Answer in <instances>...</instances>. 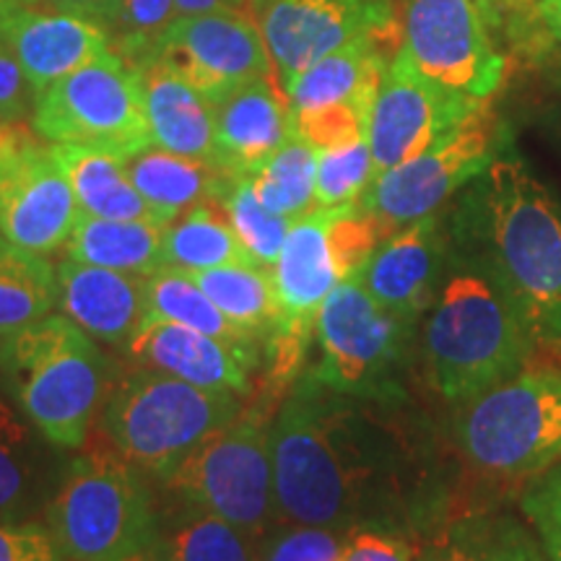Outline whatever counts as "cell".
I'll use <instances>...</instances> for the list:
<instances>
[{"label":"cell","mask_w":561,"mask_h":561,"mask_svg":"<svg viewBox=\"0 0 561 561\" xmlns=\"http://www.w3.org/2000/svg\"><path fill=\"white\" fill-rule=\"evenodd\" d=\"M0 561H68L50 528L0 520Z\"/></svg>","instance_id":"cell-41"},{"label":"cell","mask_w":561,"mask_h":561,"mask_svg":"<svg viewBox=\"0 0 561 561\" xmlns=\"http://www.w3.org/2000/svg\"><path fill=\"white\" fill-rule=\"evenodd\" d=\"M32 426L0 398V520L19 523L32 507L39 476Z\"/></svg>","instance_id":"cell-33"},{"label":"cell","mask_w":561,"mask_h":561,"mask_svg":"<svg viewBox=\"0 0 561 561\" xmlns=\"http://www.w3.org/2000/svg\"><path fill=\"white\" fill-rule=\"evenodd\" d=\"M161 255H164V265L187 273L250 263L221 201H203L174 219L164 231Z\"/></svg>","instance_id":"cell-27"},{"label":"cell","mask_w":561,"mask_h":561,"mask_svg":"<svg viewBox=\"0 0 561 561\" xmlns=\"http://www.w3.org/2000/svg\"><path fill=\"white\" fill-rule=\"evenodd\" d=\"M58 305V268L45 255L0 237V339L32 325Z\"/></svg>","instance_id":"cell-29"},{"label":"cell","mask_w":561,"mask_h":561,"mask_svg":"<svg viewBox=\"0 0 561 561\" xmlns=\"http://www.w3.org/2000/svg\"><path fill=\"white\" fill-rule=\"evenodd\" d=\"M26 9H39L37 0H0V24L13 13L26 11Z\"/></svg>","instance_id":"cell-49"},{"label":"cell","mask_w":561,"mask_h":561,"mask_svg":"<svg viewBox=\"0 0 561 561\" xmlns=\"http://www.w3.org/2000/svg\"><path fill=\"white\" fill-rule=\"evenodd\" d=\"M216 167L255 174L291 136L289 96L276 79H257L214 102Z\"/></svg>","instance_id":"cell-18"},{"label":"cell","mask_w":561,"mask_h":561,"mask_svg":"<svg viewBox=\"0 0 561 561\" xmlns=\"http://www.w3.org/2000/svg\"><path fill=\"white\" fill-rule=\"evenodd\" d=\"M473 224L533 339L561 356V201L517 153H500L483 172Z\"/></svg>","instance_id":"cell-3"},{"label":"cell","mask_w":561,"mask_h":561,"mask_svg":"<svg viewBox=\"0 0 561 561\" xmlns=\"http://www.w3.org/2000/svg\"><path fill=\"white\" fill-rule=\"evenodd\" d=\"M476 242L479 252L447 273L426 325L432 382L455 403L520 375L538 348L515 291L479 234Z\"/></svg>","instance_id":"cell-2"},{"label":"cell","mask_w":561,"mask_h":561,"mask_svg":"<svg viewBox=\"0 0 561 561\" xmlns=\"http://www.w3.org/2000/svg\"><path fill=\"white\" fill-rule=\"evenodd\" d=\"M58 305L91 339L130 343L149 318V276L62 261L58 265Z\"/></svg>","instance_id":"cell-20"},{"label":"cell","mask_w":561,"mask_h":561,"mask_svg":"<svg viewBox=\"0 0 561 561\" xmlns=\"http://www.w3.org/2000/svg\"><path fill=\"white\" fill-rule=\"evenodd\" d=\"M0 32L37 94L112 50V39L104 26L50 9L13 13L0 24Z\"/></svg>","instance_id":"cell-19"},{"label":"cell","mask_w":561,"mask_h":561,"mask_svg":"<svg viewBox=\"0 0 561 561\" xmlns=\"http://www.w3.org/2000/svg\"><path fill=\"white\" fill-rule=\"evenodd\" d=\"M47 523L68 561H121L159 541L151 494L136 466L102 445L68 468Z\"/></svg>","instance_id":"cell-6"},{"label":"cell","mask_w":561,"mask_h":561,"mask_svg":"<svg viewBox=\"0 0 561 561\" xmlns=\"http://www.w3.org/2000/svg\"><path fill=\"white\" fill-rule=\"evenodd\" d=\"M138 76L151 144L216 167L214 102L161 58L138 68Z\"/></svg>","instance_id":"cell-22"},{"label":"cell","mask_w":561,"mask_h":561,"mask_svg":"<svg viewBox=\"0 0 561 561\" xmlns=\"http://www.w3.org/2000/svg\"><path fill=\"white\" fill-rule=\"evenodd\" d=\"M525 520L533 525L549 561H561V460L533 476L520 496Z\"/></svg>","instance_id":"cell-39"},{"label":"cell","mask_w":561,"mask_h":561,"mask_svg":"<svg viewBox=\"0 0 561 561\" xmlns=\"http://www.w3.org/2000/svg\"><path fill=\"white\" fill-rule=\"evenodd\" d=\"M500 123L489 102H483L424 153L377 174L364 193L362 208L380 221L388 237L405 224L432 216L462 185L483 178L491 161L500 157Z\"/></svg>","instance_id":"cell-11"},{"label":"cell","mask_w":561,"mask_h":561,"mask_svg":"<svg viewBox=\"0 0 561 561\" xmlns=\"http://www.w3.org/2000/svg\"><path fill=\"white\" fill-rule=\"evenodd\" d=\"M390 39L392 37H371V34L359 37L301 70L286 87L291 112L351 104L369 123L371 104L392 60V55L385 53Z\"/></svg>","instance_id":"cell-23"},{"label":"cell","mask_w":561,"mask_h":561,"mask_svg":"<svg viewBox=\"0 0 561 561\" xmlns=\"http://www.w3.org/2000/svg\"><path fill=\"white\" fill-rule=\"evenodd\" d=\"M280 89L359 37H392V0H273L255 13Z\"/></svg>","instance_id":"cell-15"},{"label":"cell","mask_w":561,"mask_h":561,"mask_svg":"<svg viewBox=\"0 0 561 561\" xmlns=\"http://www.w3.org/2000/svg\"><path fill=\"white\" fill-rule=\"evenodd\" d=\"M0 53H9V45H5V37H3V32H0Z\"/></svg>","instance_id":"cell-51"},{"label":"cell","mask_w":561,"mask_h":561,"mask_svg":"<svg viewBox=\"0 0 561 561\" xmlns=\"http://www.w3.org/2000/svg\"><path fill=\"white\" fill-rule=\"evenodd\" d=\"M32 128L47 144L130 159L151 146L138 70L115 50L100 55L39 91Z\"/></svg>","instance_id":"cell-8"},{"label":"cell","mask_w":561,"mask_h":561,"mask_svg":"<svg viewBox=\"0 0 561 561\" xmlns=\"http://www.w3.org/2000/svg\"><path fill=\"white\" fill-rule=\"evenodd\" d=\"M343 543L325 528H299L280 536L265 561H343Z\"/></svg>","instance_id":"cell-42"},{"label":"cell","mask_w":561,"mask_h":561,"mask_svg":"<svg viewBox=\"0 0 561 561\" xmlns=\"http://www.w3.org/2000/svg\"><path fill=\"white\" fill-rule=\"evenodd\" d=\"M343 561H416V551L409 541L388 530L362 528L343 541Z\"/></svg>","instance_id":"cell-43"},{"label":"cell","mask_w":561,"mask_h":561,"mask_svg":"<svg viewBox=\"0 0 561 561\" xmlns=\"http://www.w3.org/2000/svg\"><path fill=\"white\" fill-rule=\"evenodd\" d=\"M458 445L479 471L536 476L561 460V367L523 369L462 405Z\"/></svg>","instance_id":"cell-7"},{"label":"cell","mask_w":561,"mask_h":561,"mask_svg":"<svg viewBox=\"0 0 561 561\" xmlns=\"http://www.w3.org/2000/svg\"><path fill=\"white\" fill-rule=\"evenodd\" d=\"M37 91L11 53H0V123L16 125L32 115Z\"/></svg>","instance_id":"cell-44"},{"label":"cell","mask_w":561,"mask_h":561,"mask_svg":"<svg viewBox=\"0 0 561 561\" xmlns=\"http://www.w3.org/2000/svg\"><path fill=\"white\" fill-rule=\"evenodd\" d=\"M375 159L367 136L318 151V182H314V210H335L362 203L375 182Z\"/></svg>","instance_id":"cell-36"},{"label":"cell","mask_w":561,"mask_h":561,"mask_svg":"<svg viewBox=\"0 0 561 561\" xmlns=\"http://www.w3.org/2000/svg\"><path fill=\"white\" fill-rule=\"evenodd\" d=\"M149 318L180 322L234 346H255V339L231 325L191 273L172 265H161L149 276Z\"/></svg>","instance_id":"cell-31"},{"label":"cell","mask_w":561,"mask_h":561,"mask_svg":"<svg viewBox=\"0 0 561 561\" xmlns=\"http://www.w3.org/2000/svg\"><path fill=\"white\" fill-rule=\"evenodd\" d=\"M161 543L174 561H252L244 533L203 510L178 525Z\"/></svg>","instance_id":"cell-37"},{"label":"cell","mask_w":561,"mask_h":561,"mask_svg":"<svg viewBox=\"0 0 561 561\" xmlns=\"http://www.w3.org/2000/svg\"><path fill=\"white\" fill-rule=\"evenodd\" d=\"M133 362L180 377L206 390L250 392V371L257 367L255 346H234L180 322L146 318L128 343Z\"/></svg>","instance_id":"cell-17"},{"label":"cell","mask_w":561,"mask_h":561,"mask_svg":"<svg viewBox=\"0 0 561 561\" xmlns=\"http://www.w3.org/2000/svg\"><path fill=\"white\" fill-rule=\"evenodd\" d=\"M174 21V0H117L107 24L112 50L136 70L144 68L159 58Z\"/></svg>","instance_id":"cell-35"},{"label":"cell","mask_w":561,"mask_h":561,"mask_svg":"<svg viewBox=\"0 0 561 561\" xmlns=\"http://www.w3.org/2000/svg\"><path fill=\"white\" fill-rule=\"evenodd\" d=\"M81 219V206L53 144L21 125H5L0 138V237L19 248L50 255L66 248Z\"/></svg>","instance_id":"cell-13"},{"label":"cell","mask_w":561,"mask_h":561,"mask_svg":"<svg viewBox=\"0 0 561 561\" xmlns=\"http://www.w3.org/2000/svg\"><path fill=\"white\" fill-rule=\"evenodd\" d=\"M125 170L136 191L149 201V206L157 210L167 227L203 201L227 198L229 187L240 178L208 161L180 157L153 144L125 159Z\"/></svg>","instance_id":"cell-24"},{"label":"cell","mask_w":561,"mask_h":561,"mask_svg":"<svg viewBox=\"0 0 561 561\" xmlns=\"http://www.w3.org/2000/svg\"><path fill=\"white\" fill-rule=\"evenodd\" d=\"M121 561H174V559L170 557V553H167L164 543L157 541V543L146 546V549L130 553V557H125V559H121Z\"/></svg>","instance_id":"cell-48"},{"label":"cell","mask_w":561,"mask_h":561,"mask_svg":"<svg viewBox=\"0 0 561 561\" xmlns=\"http://www.w3.org/2000/svg\"><path fill=\"white\" fill-rule=\"evenodd\" d=\"M421 561H549L543 546L512 515L462 517Z\"/></svg>","instance_id":"cell-28"},{"label":"cell","mask_w":561,"mask_h":561,"mask_svg":"<svg viewBox=\"0 0 561 561\" xmlns=\"http://www.w3.org/2000/svg\"><path fill=\"white\" fill-rule=\"evenodd\" d=\"M53 149L70 187H73L81 214L100 216V219H144L164 224L157 210L149 206V201L130 182L125 159H117L104 151L79 149V146L53 144Z\"/></svg>","instance_id":"cell-26"},{"label":"cell","mask_w":561,"mask_h":561,"mask_svg":"<svg viewBox=\"0 0 561 561\" xmlns=\"http://www.w3.org/2000/svg\"><path fill=\"white\" fill-rule=\"evenodd\" d=\"M268 3H273V0H248V11L252 13V16H255V13L261 11V9H265V5H268Z\"/></svg>","instance_id":"cell-50"},{"label":"cell","mask_w":561,"mask_h":561,"mask_svg":"<svg viewBox=\"0 0 561 561\" xmlns=\"http://www.w3.org/2000/svg\"><path fill=\"white\" fill-rule=\"evenodd\" d=\"M164 224L144 219H100L81 214L66 242V261L151 276L164 265Z\"/></svg>","instance_id":"cell-25"},{"label":"cell","mask_w":561,"mask_h":561,"mask_svg":"<svg viewBox=\"0 0 561 561\" xmlns=\"http://www.w3.org/2000/svg\"><path fill=\"white\" fill-rule=\"evenodd\" d=\"M401 53L439 87L489 102L507 58L473 0H403Z\"/></svg>","instance_id":"cell-12"},{"label":"cell","mask_w":561,"mask_h":561,"mask_svg":"<svg viewBox=\"0 0 561 561\" xmlns=\"http://www.w3.org/2000/svg\"><path fill=\"white\" fill-rule=\"evenodd\" d=\"M409 325L371 297L359 273L343 278L320 307L314 325L322 351L314 380L339 396H390Z\"/></svg>","instance_id":"cell-10"},{"label":"cell","mask_w":561,"mask_h":561,"mask_svg":"<svg viewBox=\"0 0 561 561\" xmlns=\"http://www.w3.org/2000/svg\"><path fill=\"white\" fill-rule=\"evenodd\" d=\"M237 416V392L206 390L167 371L138 367L112 388L102 426L125 460L167 479L208 434Z\"/></svg>","instance_id":"cell-5"},{"label":"cell","mask_w":561,"mask_h":561,"mask_svg":"<svg viewBox=\"0 0 561 561\" xmlns=\"http://www.w3.org/2000/svg\"><path fill=\"white\" fill-rule=\"evenodd\" d=\"M291 133H297L318 151H325L367 136V121L351 104H331V107L291 112Z\"/></svg>","instance_id":"cell-40"},{"label":"cell","mask_w":561,"mask_h":561,"mask_svg":"<svg viewBox=\"0 0 561 561\" xmlns=\"http://www.w3.org/2000/svg\"><path fill=\"white\" fill-rule=\"evenodd\" d=\"M191 276L242 333L257 341L261 335H271L276 328L280 312L271 271L252 263H231L195 271Z\"/></svg>","instance_id":"cell-30"},{"label":"cell","mask_w":561,"mask_h":561,"mask_svg":"<svg viewBox=\"0 0 561 561\" xmlns=\"http://www.w3.org/2000/svg\"><path fill=\"white\" fill-rule=\"evenodd\" d=\"M3 130H5V123H0V138H3Z\"/></svg>","instance_id":"cell-52"},{"label":"cell","mask_w":561,"mask_h":561,"mask_svg":"<svg viewBox=\"0 0 561 561\" xmlns=\"http://www.w3.org/2000/svg\"><path fill=\"white\" fill-rule=\"evenodd\" d=\"M39 9H50L60 13H70V16H81L94 21L107 30L112 21V13L117 9V0H37Z\"/></svg>","instance_id":"cell-45"},{"label":"cell","mask_w":561,"mask_h":561,"mask_svg":"<svg viewBox=\"0 0 561 561\" xmlns=\"http://www.w3.org/2000/svg\"><path fill=\"white\" fill-rule=\"evenodd\" d=\"M252 191L271 210L289 219L314 210V182H318V149L291 133L280 149L250 174Z\"/></svg>","instance_id":"cell-32"},{"label":"cell","mask_w":561,"mask_h":561,"mask_svg":"<svg viewBox=\"0 0 561 561\" xmlns=\"http://www.w3.org/2000/svg\"><path fill=\"white\" fill-rule=\"evenodd\" d=\"M481 104L426 79L398 47L367 123L375 172L382 174L424 153L445 133L468 121Z\"/></svg>","instance_id":"cell-14"},{"label":"cell","mask_w":561,"mask_h":561,"mask_svg":"<svg viewBox=\"0 0 561 561\" xmlns=\"http://www.w3.org/2000/svg\"><path fill=\"white\" fill-rule=\"evenodd\" d=\"M439 273L442 237L432 214L382 240L359 271V278L385 310L413 322L432 305Z\"/></svg>","instance_id":"cell-21"},{"label":"cell","mask_w":561,"mask_h":561,"mask_svg":"<svg viewBox=\"0 0 561 561\" xmlns=\"http://www.w3.org/2000/svg\"><path fill=\"white\" fill-rule=\"evenodd\" d=\"M301 382L271 426L276 507L305 528H339L364 507L380 445L359 419Z\"/></svg>","instance_id":"cell-1"},{"label":"cell","mask_w":561,"mask_h":561,"mask_svg":"<svg viewBox=\"0 0 561 561\" xmlns=\"http://www.w3.org/2000/svg\"><path fill=\"white\" fill-rule=\"evenodd\" d=\"M486 21L491 37L512 53H538L546 34L541 0H473ZM549 37V34H546Z\"/></svg>","instance_id":"cell-38"},{"label":"cell","mask_w":561,"mask_h":561,"mask_svg":"<svg viewBox=\"0 0 561 561\" xmlns=\"http://www.w3.org/2000/svg\"><path fill=\"white\" fill-rule=\"evenodd\" d=\"M541 21L546 34L561 42V0H541Z\"/></svg>","instance_id":"cell-47"},{"label":"cell","mask_w":561,"mask_h":561,"mask_svg":"<svg viewBox=\"0 0 561 561\" xmlns=\"http://www.w3.org/2000/svg\"><path fill=\"white\" fill-rule=\"evenodd\" d=\"M167 486L248 536H261L276 507L265 411L237 416L178 462Z\"/></svg>","instance_id":"cell-9"},{"label":"cell","mask_w":561,"mask_h":561,"mask_svg":"<svg viewBox=\"0 0 561 561\" xmlns=\"http://www.w3.org/2000/svg\"><path fill=\"white\" fill-rule=\"evenodd\" d=\"M0 369L24 416L50 445H87L102 396V356L91 335L60 314H47L0 343Z\"/></svg>","instance_id":"cell-4"},{"label":"cell","mask_w":561,"mask_h":561,"mask_svg":"<svg viewBox=\"0 0 561 561\" xmlns=\"http://www.w3.org/2000/svg\"><path fill=\"white\" fill-rule=\"evenodd\" d=\"M219 11H248V0H174L178 21Z\"/></svg>","instance_id":"cell-46"},{"label":"cell","mask_w":561,"mask_h":561,"mask_svg":"<svg viewBox=\"0 0 561 561\" xmlns=\"http://www.w3.org/2000/svg\"><path fill=\"white\" fill-rule=\"evenodd\" d=\"M159 58L210 102H219L244 83L276 79L261 24L248 11L203 13L174 21Z\"/></svg>","instance_id":"cell-16"},{"label":"cell","mask_w":561,"mask_h":561,"mask_svg":"<svg viewBox=\"0 0 561 561\" xmlns=\"http://www.w3.org/2000/svg\"><path fill=\"white\" fill-rule=\"evenodd\" d=\"M221 203L227 208L229 221L237 237H240L244 252H248L250 263L271 271L278 261L286 237H289L294 219L276 214L257 198L255 191H252L250 174L237 178Z\"/></svg>","instance_id":"cell-34"}]
</instances>
